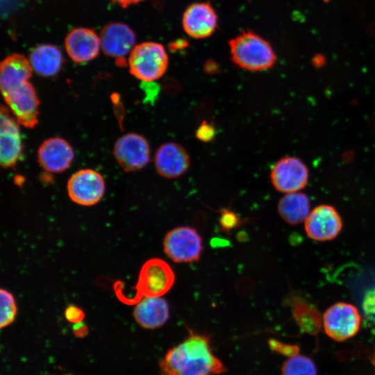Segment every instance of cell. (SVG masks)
<instances>
[{
	"label": "cell",
	"instance_id": "cell-1",
	"mask_svg": "<svg viewBox=\"0 0 375 375\" xmlns=\"http://www.w3.org/2000/svg\"><path fill=\"white\" fill-rule=\"evenodd\" d=\"M226 370L214 353L210 338L194 332L169 349L159 362V375H219Z\"/></svg>",
	"mask_w": 375,
	"mask_h": 375
},
{
	"label": "cell",
	"instance_id": "cell-2",
	"mask_svg": "<svg viewBox=\"0 0 375 375\" xmlns=\"http://www.w3.org/2000/svg\"><path fill=\"white\" fill-rule=\"evenodd\" d=\"M175 275L170 265L164 260L153 258L142 266L135 286L133 297H127L122 292V282L114 284L117 298L128 305H134L144 297H158L166 294L173 286Z\"/></svg>",
	"mask_w": 375,
	"mask_h": 375
},
{
	"label": "cell",
	"instance_id": "cell-3",
	"mask_svg": "<svg viewBox=\"0 0 375 375\" xmlns=\"http://www.w3.org/2000/svg\"><path fill=\"white\" fill-rule=\"evenodd\" d=\"M232 61L240 68L258 72L271 68L276 62L270 44L251 31H244L228 42Z\"/></svg>",
	"mask_w": 375,
	"mask_h": 375
},
{
	"label": "cell",
	"instance_id": "cell-4",
	"mask_svg": "<svg viewBox=\"0 0 375 375\" xmlns=\"http://www.w3.org/2000/svg\"><path fill=\"white\" fill-rule=\"evenodd\" d=\"M169 58L162 44L144 42L135 45L128 58L131 74L143 82L162 77L167 69Z\"/></svg>",
	"mask_w": 375,
	"mask_h": 375
},
{
	"label": "cell",
	"instance_id": "cell-5",
	"mask_svg": "<svg viewBox=\"0 0 375 375\" xmlns=\"http://www.w3.org/2000/svg\"><path fill=\"white\" fill-rule=\"evenodd\" d=\"M360 323L361 316L358 308L346 302L332 305L326 310L322 317L326 334L338 342L353 337L358 332Z\"/></svg>",
	"mask_w": 375,
	"mask_h": 375
},
{
	"label": "cell",
	"instance_id": "cell-6",
	"mask_svg": "<svg viewBox=\"0 0 375 375\" xmlns=\"http://www.w3.org/2000/svg\"><path fill=\"white\" fill-rule=\"evenodd\" d=\"M163 249L165 254L175 262H192L200 258L202 239L194 228L178 226L166 234Z\"/></svg>",
	"mask_w": 375,
	"mask_h": 375
},
{
	"label": "cell",
	"instance_id": "cell-7",
	"mask_svg": "<svg viewBox=\"0 0 375 375\" xmlns=\"http://www.w3.org/2000/svg\"><path fill=\"white\" fill-rule=\"evenodd\" d=\"M67 193L74 203L90 206L97 203L105 192V181L97 171L83 169L76 172L69 178Z\"/></svg>",
	"mask_w": 375,
	"mask_h": 375
},
{
	"label": "cell",
	"instance_id": "cell-8",
	"mask_svg": "<svg viewBox=\"0 0 375 375\" xmlns=\"http://www.w3.org/2000/svg\"><path fill=\"white\" fill-rule=\"evenodd\" d=\"M270 178L274 188L283 193L299 192L309 178V171L299 158L287 156L278 160L272 167Z\"/></svg>",
	"mask_w": 375,
	"mask_h": 375
},
{
	"label": "cell",
	"instance_id": "cell-9",
	"mask_svg": "<svg viewBox=\"0 0 375 375\" xmlns=\"http://www.w3.org/2000/svg\"><path fill=\"white\" fill-rule=\"evenodd\" d=\"M19 124L33 128L38 122L39 99L33 85L27 81L2 94Z\"/></svg>",
	"mask_w": 375,
	"mask_h": 375
},
{
	"label": "cell",
	"instance_id": "cell-10",
	"mask_svg": "<svg viewBox=\"0 0 375 375\" xmlns=\"http://www.w3.org/2000/svg\"><path fill=\"white\" fill-rule=\"evenodd\" d=\"M135 34L126 24L111 22L105 25L100 33L101 47L108 56L115 58L119 66L127 65L126 56L135 43Z\"/></svg>",
	"mask_w": 375,
	"mask_h": 375
},
{
	"label": "cell",
	"instance_id": "cell-11",
	"mask_svg": "<svg viewBox=\"0 0 375 375\" xmlns=\"http://www.w3.org/2000/svg\"><path fill=\"white\" fill-rule=\"evenodd\" d=\"M113 154L117 163L125 172H135L149 162L150 148L147 140L142 135L130 133L116 141Z\"/></svg>",
	"mask_w": 375,
	"mask_h": 375
},
{
	"label": "cell",
	"instance_id": "cell-12",
	"mask_svg": "<svg viewBox=\"0 0 375 375\" xmlns=\"http://www.w3.org/2000/svg\"><path fill=\"white\" fill-rule=\"evenodd\" d=\"M342 228V218L336 209L322 204L310 210L304 221V230L312 240L319 242L335 239Z\"/></svg>",
	"mask_w": 375,
	"mask_h": 375
},
{
	"label": "cell",
	"instance_id": "cell-13",
	"mask_svg": "<svg viewBox=\"0 0 375 375\" xmlns=\"http://www.w3.org/2000/svg\"><path fill=\"white\" fill-rule=\"evenodd\" d=\"M23 152L19 123L3 106L1 108L0 162L3 168L14 167Z\"/></svg>",
	"mask_w": 375,
	"mask_h": 375
},
{
	"label": "cell",
	"instance_id": "cell-14",
	"mask_svg": "<svg viewBox=\"0 0 375 375\" xmlns=\"http://www.w3.org/2000/svg\"><path fill=\"white\" fill-rule=\"evenodd\" d=\"M217 19L216 11L209 3L197 2L185 10L182 26L184 31L191 38L204 39L215 31Z\"/></svg>",
	"mask_w": 375,
	"mask_h": 375
},
{
	"label": "cell",
	"instance_id": "cell-15",
	"mask_svg": "<svg viewBox=\"0 0 375 375\" xmlns=\"http://www.w3.org/2000/svg\"><path fill=\"white\" fill-rule=\"evenodd\" d=\"M157 172L166 178L182 176L189 169L190 159L186 149L181 144L169 142L160 145L155 154Z\"/></svg>",
	"mask_w": 375,
	"mask_h": 375
},
{
	"label": "cell",
	"instance_id": "cell-16",
	"mask_svg": "<svg viewBox=\"0 0 375 375\" xmlns=\"http://www.w3.org/2000/svg\"><path fill=\"white\" fill-rule=\"evenodd\" d=\"M74 157L72 146L61 138H51L44 140L38 150L39 164L50 173L65 171L72 164Z\"/></svg>",
	"mask_w": 375,
	"mask_h": 375
},
{
	"label": "cell",
	"instance_id": "cell-17",
	"mask_svg": "<svg viewBox=\"0 0 375 375\" xmlns=\"http://www.w3.org/2000/svg\"><path fill=\"white\" fill-rule=\"evenodd\" d=\"M65 47L72 60L77 63H85L98 56L101 47L100 38L92 29L75 28L67 35Z\"/></svg>",
	"mask_w": 375,
	"mask_h": 375
},
{
	"label": "cell",
	"instance_id": "cell-18",
	"mask_svg": "<svg viewBox=\"0 0 375 375\" xmlns=\"http://www.w3.org/2000/svg\"><path fill=\"white\" fill-rule=\"evenodd\" d=\"M133 317L136 322L144 328H160L169 319L168 303L160 297H144L136 303Z\"/></svg>",
	"mask_w": 375,
	"mask_h": 375
},
{
	"label": "cell",
	"instance_id": "cell-19",
	"mask_svg": "<svg viewBox=\"0 0 375 375\" xmlns=\"http://www.w3.org/2000/svg\"><path fill=\"white\" fill-rule=\"evenodd\" d=\"M33 69L24 56L13 53L2 60L0 65V87L3 94L21 84L29 81Z\"/></svg>",
	"mask_w": 375,
	"mask_h": 375
},
{
	"label": "cell",
	"instance_id": "cell-20",
	"mask_svg": "<svg viewBox=\"0 0 375 375\" xmlns=\"http://www.w3.org/2000/svg\"><path fill=\"white\" fill-rule=\"evenodd\" d=\"M28 60L33 70L45 77L56 75L63 63V57L60 49L56 46L49 44L34 48Z\"/></svg>",
	"mask_w": 375,
	"mask_h": 375
},
{
	"label": "cell",
	"instance_id": "cell-21",
	"mask_svg": "<svg viewBox=\"0 0 375 375\" xmlns=\"http://www.w3.org/2000/svg\"><path fill=\"white\" fill-rule=\"evenodd\" d=\"M310 208L308 197L300 192L285 194L278 203L279 215L291 225L304 222L310 212Z\"/></svg>",
	"mask_w": 375,
	"mask_h": 375
},
{
	"label": "cell",
	"instance_id": "cell-22",
	"mask_svg": "<svg viewBox=\"0 0 375 375\" xmlns=\"http://www.w3.org/2000/svg\"><path fill=\"white\" fill-rule=\"evenodd\" d=\"M292 313L301 332L316 335L322 326V319L314 306L297 301L292 306Z\"/></svg>",
	"mask_w": 375,
	"mask_h": 375
},
{
	"label": "cell",
	"instance_id": "cell-23",
	"mask_svg": "<svg viewBox=\"0 0 375 375\" xmlns=\"http://www.w3.org/2000/svg\"><path fill=\"white\" fill-rule=\"evenodd\" d=\"M314 362L303 355H295L288 358L281 368V375H317Z\"/></svg>",
	"mask_w": 375,
	"mask_h": 375
},
{
	"label": "cell",
	"instance_id": "cell-24",
	"mask_svg": "<svg viewBox=\"0 0 375 375\" xmlns=\"http://www.w3.org/2000/svg\"><path fill=\"white\" fill-rule=\"evenodd\" d=\"M0 327L3 328L12 324L17 315V306L13 295L8 290L1 289Z\"/></svg>",
	"mask_w": 375,
	"mask_h": 375
},
{
	"label": "cell",
	"instance_id": "cell-25",
	"mask_svg": "<svg viewBox=\"0 0 375 375\" xmlns=\"http://www.w3.org/2000/svg\"><path fill=\"white\" fill-rule=\"evenodd\" d=\"M269 346L274 351L288 358L299 354V347L297 345L287 344L272 340Z\"/></svg>",
	"mask_w": 375,
	"mask_h": 375
},
{
	"label": "cell",
	"instance_id": "cell-26",
	"mask_svg": "<svg viewBox=\"0 0 375 375\" xmlns=\"http://www.w3.org/2000/svg\"><path fill=\"white\" fill-rule=\"evenodd\" d=\"M240 219L231 210H224L220 218V224L226 231L235 227L239 224Z\"/></svg>",
	"mask_w": 375,
	"mask_h": 375
},
{
	"label": "cell",
	"instance_id": "cell-27",
	"mask_svg": "<svg viewBox=\"0 0 375 375\" xmlns=\"http://www.w3.org/2000/svg\"><path fill=\"white\" fill-rule=\"evenodd\" d=\"M65 316L68 322L76 324L83 322L85 317V313L80 308L72 305L66 308Z\"/></svg>",
	"mask_w": 375,
	"mask_h": 375
},
{
	"label": "cell",
	"instance_id": "cell-28",
	"mask_svg": "<svg viewBox=\"0 0 375 375\" xmlns=\"http://www.w3.org/2000/svg\"><path fill=\"white\" fill-rule=\"evenodd\" d=\"M362 307L365 313L375 315V288L366 294Z\"/></svg>",
	"mask_w": 375,
	"mask_h": 375
},
{
	"label": "cell",
	"instance_id": "cell-29",
	"mask_svg": "<svg viewBox=\"0 0 375 375\" xmlns=\"http://www.w3.org/2000/svg\"><path fill=\"white\" fill-rule=\"evenodd\" d=\"M197 135L199 140L208 141L214 135L213 128L207 124H203L197 132Z\"/></svg>",
	"mask_w": 375,
	"mask_h": 375
},
{
	"label": "cell",
	"instance_id": "cell-30",
	"mask_svg": "<svg viewBox=\"0 0 375 375\" xmlns=\"http://www.w3.org/2000/svg\"><path fill=\"white\" fill-rule=\"evenodd\" d=\"M73 333L76 337L83 338L88 334V328L83 322L76 323L73 326Z\"/></svg>",
	"mask_w": 375,
	"mask_h": 375
},
{
	"label": "cell",
	"instance_id": "cell-31",
	"mask_svg": "<svg viewBox=\"0 0 375 375\" xmlns=\"http://www.w3.org/2000/svg\"><path fill=\"white\" fill-rule=\"evenodd\" d=\"M120 5L122 8H126L131 5L138 3L143 0H112Z\"/></svg>",
	"mask_w": 375,
	"mask_h": 375
},
{
	"label": "cell",
	"instance_id": "cell-32",
	"mask_svg": "<svg viewBox=\"0 0 375 375\" xmlns=\"http://www.w3.org/2000/svg\"><path fill=\"white\" fill-rule=\"evenodd\" d=\"M372 364L374 365L375 367V349H374V351L373 353V356H372Z\"/></svg>",
	"mask_w": 375,
	"mask_h": 375
}]
</instances>
